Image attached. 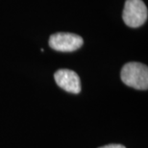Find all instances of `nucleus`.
<instances>
[{"instance_id":"1","label":"nucleus","mask_w":148,"mask_h":148,"mask_svg":"<svg viewBox=\"0 0 148 148\" xmlns=\"http://www.w3.org/2000/svg\"><path fill=\"white\" fill-rule=\"evenodd\" d=\"M120 77L128 87L140 90L148 88V67L143 64L137 62L127 63L121 69Z\"/></svg>"},{"instance_id":"4","label":"nucleus","mask_w":148,"mask_h":148,"mask_svg":"<svg viewBox=\"0 0 148 148\" xmlns=\"http://www.w3.org/2000/svg\"><path fill=\"white\" fill-rule=\"evenodd\" d=\"M57 85L67 92L79 93L81 91V81L75 71L70 69H59L54 74Z\"/></svg>"},{"instance_id":"5","label":"nucleus","mask_w":148,"mask_h":148,"mask_svg":"<svg viewBox=\"0 0 148 148\" xmlns=\"http://www.w3.org/2000/svg\"><path fill=\"white\" fill-rule=\"evenodd\" d=\"M98 148H126L124 145H121V144H108V145H104Z\"/></svg>"},{"instance_id":"2","label":"nucleus","mask_w":148,"mask_h":148,"mask_svg":"<svg viewBox=\"0 0 148 148\" xmlns=\"http://www.w3.org/2000/svg\"><path fill=\"white\" fill-rule=\"evenodd\" d=\"M148 11L143 0H126L122 18L129 27L137 28L146 22Z\"/></svg>"},{"instance_id":"3","label":"nucleus","mask_w":148,"mask_h":148,"mask_svg":"<svg viewBox=\"0 0 148 148\" xmlns=\"http://www.w3.org/2000/svg\"><path fill=\"white\" fill-rule=\"evenodd\" d=\"M82 37L71 33H57L49 38V45L52 49L60 52H73L83 45Z\"/></svg>"}]
</instances>
